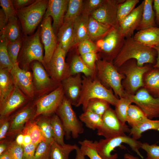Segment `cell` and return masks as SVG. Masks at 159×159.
<instances>
[{
	"label": "cell",
	"mask_w": 159,
	"mask_h": 159,
	"mask_svg": "<svg viewBox=\"0 0 159 159\" xmlns=\"http://www.w3.org/2000/svg\"><path fill=\"white\" fill-rule=\"evenodd\" d=\"M71 76L82 73L85 76L92 78L95 77V71L90 68L84 62L80 55H74L72 57L70 64Z\"/></svg>",
	"instance_id": "obj_29"
},
{
	"label": "cell",
	"mask_w": 159,
	"mask_h": 159,
	"mask_svg": "<svg viewBox=\"0 0 159 159\" xmlns=\"http://www.w3.org/2000/svg\"><path fill=\"white\" fill-rule=\"evenodd\" d=\"M40 28L39 26L32 35L23 36L17 59L18 65L22 69L28 70L30 65L35 61L41 62L46 68L43 45L40 38Z\"/></svg>",
	"instance_id": "obj_2"
},
{
	"label": "cell",
	"mask_w": 159,
	"mask_h": 159,
	"mask_svg": "<svg viewBox=\"0 0 159 159\" xmlns=\"http://www.w3.org/2000/svg\"><path fill=\"white\" fill-rule=\"evenodd\" d=\"M139 2V0H126L118 4L117 17L119 24L130 14Z\"/></svg>",
	"instance_id": "obj_42"
},
{
	"label": "cell",
	"mask_w": 159,
	"mask_h": 159,
	"mask_svg": "<svg viewBox=\"0 0 159 159\" xmlns=\"http://www.w3.org/2000/svg\"><path fill=\"white\" fill-rule=\"evenodd\" d=\"M157 55L154 48L144 46L131 37L125 39L122 49L112 63L117 69L132 59L136 60L140 67L145 64L153 66L156 63Z\"/></svg>",
	"instance_id": "obj_1"
},
{
	"label": "cell",
	"mask_w": 159,
	"mask_h": 159,
	"mask_svg": "<svg viewBox=\"0 0 159 159\" xmlns=\"http://www.w3.org/2000/svg\"><path fill=\"white\" fill-rule=\"evenodd\" d=\"M82 77L81 93L76 107L82 105L84 111L89 100L93 99H101L115 106L119 99L115 95L112 89L105 87L95 77L92 78L84 75Z\"/></svg>",
	"instance_id": "obj_4"
},
{
	"label": "cell",
	"mask_w": 159,
	"mask_h": 159,
	"mask_svg": "<svg viewBox=\"0 0 159 159\" xmlns=\"http://www.w3.org/2000/svg\"><path fill=\"white\" fill-rule=\"evenodd\" d=\"M95 77L105 87L112 89L117 98L125 96L126 93L122 85L125 76L112 62L99 59L96 62Z\"/></svg>",
	"instance_id": "obj_3"
},
{
	"label": "cell",
	"mask_w": 159,
	"mask_h": 159,
	"mask_svg": "<svg viewBox=\"0 0 159 159\" xmlns=\"http://www.w3.org/2000/svg\"><path fill=\"white\" fill-rule=\"evenodd\" d=\"M51 144L42 142L37 146L34 159H49Z\"/></svg>",
	"instance_id": "obj_46"
},
{
	"label": "cell",
	"mask_w": 159,
	"mask_h": 159,
	"mask_svg": "<svg viewBox=\"0 0 159 159\" xmlns=\"http://www.w3.org/2000/svg\"><path fill=\"white\" fill-rule=\"evenodd\" d=\"M66 52L58 43L51 59L47 65L46 69L54 81L61 83L71 76L69 65L65 60Z\"/></svg>",
	"instance_id": "obj_13"
},
{
	"label": "cell",
	"mask_w": 159,
	"mask_h": 159,
	"mask_svg": "<svg viewBox=\"0 0 159 159\" xmlns=\"http://www.w3.org/2000/svg\"><path fill=\"white\" fill-rule=\"evenodd\" d=\"M132 103V101L127 96L120 98L116 105L115 110L116 114L120 120L125 124L127 112L129 107Z\"/></svg>",
	"instance_id": "obj_41"
},
{
	"label": "cell",
	"mask_w": 159,
	"mask_h": 159,
	"mask_svg": "<svg viewBox=\"0 0 159 159\" xmlns=\"http://www.w3.org/2000/svg\"><path fill=\"white\" fill-rule=\"evenodd\" d=\"M76 157L75 159H85V156L81 152L80 148L77 146L75 150Z\"/></svg>",
	"instance_id": "obj_59"
},
{
	"label": "cell",
	"mask_w": 159,
	"mask_h": 159,
	"mask_svg": "<svg viewBox=\"0 0 159 159\" xmlns=\"http://www.w3.org/2000/svg\"><path fill=\"white\" fill-rule=\"evenodd\" d=\"M153 3V7L155 12L156 23V25L159 26V0H154Z\"/></svg>",
	"instance_id": "obj_58"
},
{
	"label": "cell",
	"mask_w": 159,
	"mask_h": 159,
	"mask_svg": "<svg viewBox=\"0 0 159 159\" xmlns=\"http://www.w3.org/2000/svg\"><path fill=\"white\" fill-rule=\"evenodd\" d=\"M30 100L17 87L14 85L9 93L0 102V117H9Z\"/></svg>",
	"instance_id": "obj_18"
},
{
	"label": "cell",
	"mask_w": 159,
	"mask_h": 159,
	"mask_svg": "<svg viewBox=\"0 0 159 159\" xmlns=\"http://www.w3.org/2000/svg\"><path fill=\"white\" fill-rule=\"evenodd\" d=\"M78 44V51L80 55L92 52L97 53L99 51L96 44L90 39L83 40Z\"/></svg>",
	"instance_id": "obj_47"
},
{
	"label": "cell",
	"mask_w": 159,
	"mask_h": 159,
	"mask_svg": "<svg viewBox=\"0 0 159 159\" xmlns=\"http://www.w3.org/2000/svg\"><path fill=\"white\" fill-rule=\"evenodd\" d=\"M0 5L8 21L11 17H17L12 0H0Z\"/></svg>",
	"instance_id": "obj_50"
},
{
	"label": "cell",
	"mask_w": 159,
	"mask_h": 159,
	"mask_svg": "<svg viewBox=\"0 0 159 159\" xmlns=\"http://www.w3.org/2000/svg\"><path fill=\"white\" fill-rule=\"evenodd\" d=\"M10 126L9 117H0V141L6 138Z\"/></svg>",
	"instance_id": "obj_53"
},
{
	"label": "cell",
	"mask_w": 159,
	"mask_h": 159,
	"mask_svg": "<svg viewBox=\"0 0 159 159\" xmlns=\"http://www.w3.org/2000/svg\"><path fill=\"white\" fill-rule=\"evenodd\" d=\"M125 39L119 29L112 28L104 37L98 40L96 44L102 59L112 62L122 49Z\"/></svg>",
	"instance_id": "obj_9"
},
{
	"label": "cell",
	"mask_w": 159,
	"mask_h": 159,
	"mask_svg": "<svg viewBox=\"0 0 159 159\" xmlns=\"http://www.w3.org/2000/svg\"><path fill=\"white\" fill-rule=\"evenodd\" d=\"M96 148L98 154L103 159H117V153L112 154V152L117 147L122 143L128 145L131 150L135 152L142 159L144 157L139 151L142 143L127 136H119L113 138L101 139L99 141H95Z\"/></svg>",
	"instance_id": "obj_7"
},
{
	"label": "cell",
	"mask_w": 159,
	"mask_h": 159,
	"mask_svg": "<svg viewBox=\"0 0 159 159\" xmlns=\"http://www.w3.org/2000/svg\"><path fill=\"white\" fill-rule=\"evenodd\" d=\"M105 0H87L83 1L82 13L90 16L94 11L98 8Z\"/></svg>",
	"instance_id": "obj_48"
},
{
	"label": "cell",
	"mask_w": 159,
	"mask_h": 159,
	"mask_svg": "<svg viewBox=\"0 0 159 159\" xmlns=\"http://www.w3.org/2000/svg\"><path fill=\"white\" fill-rule=\"evenodd\" d=\"M8 42H13L22 39L24 34L21 23L17 17L9 19L7 24L2 31L0 32Z\"/></svg>",
	"instance_id": "obj_25"
},
{
	"label": "cell",
	"mask_w": 159,
	"mask_h": 159,
	"mask_svg": "<svg viewBox=\"0 0 159 159\" xmlns=\"http://www.w3.org/2000/svg\"><path fill=\"white\" fill-rule=\"evenodd\" d=\"M77 146L66 144L61 145L54 141L51 144L49 159H69V154L76 150Z\"/></svg>",
	"instance_id": "obj_32"
},
{
	"label": "cell",
	"mask_w": 159,
	"mask_h": 159,
	"mask_svg": "<svg viewBox=\"0 0 159 159\" xmlns=\"http://www.w3.org/2000/svg\"><path fill=\"white\" fill-rule=\"evenodd\" d=\"M80 149L85 156L90 159H103L100 155L96 148L95 141L85 139L79 142Z\"/></svg>",
	"instance_id": "obj_43"
},
{
	"label": "cell",
	"mask_w": 159,
	"mask_h": 159,
	"mask_svg": "<svg viewBox=\"0 0 159 159\" xmlns=\"http://www.w3.org/2000/svg\"><path fill=\"white\" fill-rule=\"evenodd\" d=\"M64 97L61 84L49 94L39 97L34 102L36 107L34 119L40 115L51 116L55 113Z\"/></svg>",
	"instance_id": "obj_10"
},
{
	"label": "cell",
	"mask_w": 159,
	"mask_h": 159,
	"mask_svg": "<svg viewBox=\"0 0 159 159\" xmlns=\"http://www.w3.org/2000/svg\"><path fill=\"white\" fill-rule=\"evenodd\" d=\"M10 72L14 85L17 87L30 100L33 99L35 94L31 73L20 68L18 63L14 65Z\"/></svg>",
	"instance_id": "obj_19"
},
{
	"label": "cell",
	"mask_w": 159,
	"mask_h": 159,
	"mask_svg": "<svg viewBox=\"0 0 159 159\" xmlns=\"http://www.w3.org/2000/svg\"><path fill=\"white\" fill-rule=\"evenodd\" d=\"M89 16L87 14L82 13L73 22L74 45L85 40L90 39L88 29Z\"/></svg>",
	"instance_id": "obj_26"
},
{
	"label": "cell",
	"mask_w": 159,
	"mask_h": 159,
	"mask_svg": "<svg viewBox=\"0 0 159 159\" xmlns=\"http://www.w3.org/2000/svg\"><path fill=\"white\" fill-rule=\"evenodd\" d=\"M65 97L72 105L76 106L79 100L82 87L80 74L70 76L61 82Z\"/></svg>",
	"instance_id": "obj_22"
},
{
	"label": "cell",
	"mask_w": 159,
	"mask_h": 159,
	"mask_svg": "<svg viewBox=\"0 0 159 159\" xmlns=\"http://www.w3.org/2000/svg\"><path fill=\"white\" fill-rule=\"evenodd\" d=\"M148 119L138 106L132 104L130 105L127 112L126 122L132 127L139 125Z\"/></svg>",
	"instance_id": "obj_36"
},
{
	"label": "cell",
	"mask_w": 159,
	"mask_h": 159,
	"mask_svg": "<svg viewBox=\"0 0 159 159\" xmlns=\"http://www.w3.org/2000/svg\"><path fill=\"white\" fill-rule=\"evenodd\" d=\"M69 0H49L44 16H50L53 20L52 26L57 35L63 23Z\"/></svg>",
	"instance_id": "obj_20"
},
{
	"label": "cell",
	"mask_w": 159,
	"mask_h": 159,
	"mask_svg": "<svg viewBox=\"0 0 159 159\" xmlns=\"http://www.w3.org/2000/svg\"><path fill=\"white\" fill-rule=\"evenodd\" d=\"M133 38L144 46L153 48L159 45V27L156 26L139 30Z\"/></svg>",
	"instance_id": "obj_23"
},
{
	"label": "cell",
	"mask_w": 159,
	"mask_h": 159,
	"mask_svg": "<svg viewBox=\"0 0 159 159\" xmlns=\"http://www.w3.org/2000/svg\"><path fill=\"white\" fill-rule=\"evenodd\" d=\"M153 68V66L150 64L140 67L138 65L136 60L132 59L117 69L125 76L122 85L126 93L134 95L139 89L143 87L144 75Z\"/></svg>",
	"instance_id": "obj_5"
},
{
	"label": "cell",
	"mask_w": 159,
	"mask_h": 159,
	"mask_svg": "<svg viewBox=\"0 0 159 159\" xmlns=\"http://www.w3.org/2000/svg\"><path fill=\"white\" fill-rule=\"evenodd\" d=\"M14 85L10 72L7 69H0V102L9 93Z\"/></svg>",
	"instance_id": "obj_34"
},
{
	"label": "cell",
	"mask_w": 159,
	"mask_h": 159,
	"mask_svg": "<svg viewBox=\"0 0 159 159\" xmlns=\"http://www.w3.org/2000/svg\"><path fill=\"white\" fill-rule=\"evenodd\" d=\"M125 0H105L103 3L90 16L100 23L112 28L119 29L117 17L118 4Z\"/></svg>",
	"instance_id": "obj_17"
},
{
	"label": "cell",
	"mask_w": 159,
	"mask_h": 159,
	"mask_svg": "<svg viewBox=\"0 0 159 159\" xmlns=\"http://www.w3.org/2000/svg\"><path fill=\"white\" fill-rule=\"evenodd\" d=\"M22 39L23 38L13 42H8L7 51L14 65L17 63L18 57L22 46Z\"/></svg>",
	"instance_id": "obj_45"
},
{
	"label": "cell",
	"mask_w": 159,
	"mask_h": 159,
	"mask_svg": "<svg viewBox=\"0 0 159 159\" xmlns=\"http://www.w3.org/2000/svg\"><path fill=\"white\" fill-rule=\"evenodd\" d=\"M142 19L137 30H140L156 26L155 12L153 9V0H144Z\"/></svg>",
	"instance_id": "obj_28"
},
{
	"label": "cell",
	"mask_w": 159,
	"mask_h": 159,
	"mask_svg": "<svg viewBox=\"0 0 159 159\" xmlns=\"http://www.w3.org/2000/svg\"><path fill=\"white\" fill-rule=\"evenodd\" d=\"M125 96L141 110L148 118L152 120L159 117V97H154L143 87L134 95L126 94Z\"/></svg>",
	"instance_id": "obj_15"
},
{
	"label": "cell",
	"mask_w": 159,
	"mask_h": 159,
	"mask_svg": "<svg viewBox=\"0 0 159 159\" xmlns=\"http://www.w3.org/2000/svg\"><path fill=\"white\" fill-rule=\"evenodd\" d=\"M144 2V0L143 1L119 24L120 32L125 38L131 37L140 24Z\"/></svg>",
	"instance_id": "obj_21"
},
{
	"label": "cell",
	"mask_w": 159,
	"mask_h": 159,
	"mask_svg": "<svg viewBox=\"0 0 159 159\" xmlns=\"http://www.w3.org/2000/svg\"><path fill=\"white\" fill-rule=\"evenodd\" d=\"M7 151L12 159H23V149L22 145L18 144L15 140L10 144Z\"/></svg>",
	"instance_id": "obj_51"
},
{
	"label": "cell",
	"mask_w": 159,
	"mask_h": 159,
	"mask_svg": "<svg viewBox=\"0 0 159 159\" xmlns=\"http://www.w3.org/2000/svg\"><path fill=\"white\" fill-rule=\"evenodd\" d=\"M112 28L103 24L89 16L88 23V33L91 40H99L104 37Z\"/></svg>",
	"instance_id": "obj_30"
},
{
	"label": "cell",
	"mask_w": 159,
	"mask_h": 159,
	"mask_svg": "<svg viewBox=\"0 0 159 159\" xmlns=\"http://www.w3.org/2000/svg\"><path fill=\"white\" fill-rule=\"evenodd\" d=\"M149 130L159 131V120H153L149 119L139 125L130 129V135L137 140L142 136V134Z\"/></svg>",
	"instance_id": "obj_37"
},
{
	"label": "cell",
	"mask_w": 159,
	"mask_h": 159,
	"mask_svg": "<svg viewBox=\"0 0 159 159\" xmlns=\"http://www.w3.org/2000/svg\"><path fill=\"white\" fill-rule=\"evenodd\" d=\"M102 117L92 111L86 110L79 116L80 120L85 123L87 128L95 130H98L103 125Z\"/></svg>",
	"instance_id": "obj_33"
},
{
	"label": "cell",
	"mask_w": 159,
	"mask_h": 159,
	"mask_svg": "<svg viewBox=\"0 0 159 159\" xmlns=\"http://www.w3.org/2000/svg\"><path fill=\"white\" fill-rule=\"evenodd\" d=\"M8 21L7 20L5 14L1 8L0 9V32L4 29Z\"/></svg>",
	"instance_id": "obj_57"
},
{
	"label": "cell",
	"mask_w": 159,
	"mask_h": 159,
	"mask_svg": "<svg viewBox=\"0 0 159 159\" xmlns=\"http://www.w3.org/2000/svg\"><path fill=\"white\" fill-rule=\"evenodd\" d=\"M124 159H140L138 157L134 156L128 153L124 154Z\"/></svg>",
	"instance_id": "obj_64"
},
{
	"label": "cell",
	"mask_w": 159,
	"mask_h": 159,
	"mask_svg": "<svg viewBox=\"0 0 159 159\" xmlns=\"http://www.w3.org/2000/svg\"><path fill=\"white\" fill-rule=\"evenodd\" d=\"M103 125L97 130V134L105 138L125 135L130 129L118 119L115 110L110 107L102 116Z\"/></svg>",
	"instance_id": "obj_11"
},
{
	"label": "cell",
	"mask_w": 159,
	"mask_h": 159,
	"mask_svg": "<svg viewBox=\"0 0 159 159\" xmlns=\"http://www.w3.org/2000/svg\"><path fill=\"white\" fill-rule=\"evenodd\" d=\"M21 133L24 135H29L32 144L37 145L42 142H47L41 128L35 119L28 121Z\"/></svg>",
	"instance_id": "obj_31"
},
{
	"label": "cell",
	"mask_w": 159,
	"mask_h": 159,
	"mask_svg": "<svg viewBox=\"0 0 159 159\" xmlns=\"http://www.w3.org/2000/svg\"><path fill=\"white\" fill-rule=\"evenodd\" d=\"M49 0H35L30 5L16 11L24 35L33 34L42 21L47 10Z\"/></svg>",
	"instance_id": "obj_6"
},
{
	"label": "cell",
	"mask_w": 159,
	"mask_h": 159,
	"mask_svg": "<svg viewBox=\"0 0 159 159\" xmlns=\"http://www.w3.org/2000/svg\"><path fill=\"white\" fill-rule=\"evenodd\" d=\"M24 138V135L20 133L17 135L15 140L18 144L22 145L23 143Z\"/></svg>",
	"instance_id": "obj_60"
},
{
	"label": "cell",
	"mask_w": 159,
	"mask_h": 159,
	"mask_svg": "<svg viewBox=\"0 0 159 159\" xmlns=\"http://www.w3.org/2000/svg\"><path fill=\"white\" fill-rule=\"evenodd\" d=\"M58 43L60 44L66 54L74 45L73 23H63L57 33Z\"/></svg>",
	"instance_id": "obj_24"
},
{
	"label": "cell",
	"mask_w": 159,
	"mask_h": 159,
	"mask_svg": "<svg viewBox=\"0 0 159 159\" xmlns=\"http://www.w3.org/2000/svg\"><path fill=\"white\" fill-rule=\"evenodd\" d=\"M16 11L20 10L32 4L35 0H12Z\"/></svg>",
	"instance_id": "obj_55"
},
{
	"label": "cell",
	"mask_w": 159,
	"mask_h": 159,
	"mask_svg": "<svg viewBox=\"0 0 159 159\" xmlns=\"http://www.w3.org/2000/svg\"><path fill=\"white\" fill-rule=\"evenodd\" d=\"M153 48L156 51L157 55L156 63L153 66V67L159 68V45L154 47Z\"/></svg>",
	"instance_id": "obj_62"
},
{
	"label": "cell",
	"mask_w": 159,
	"mask_h": 159,
	"mask_svg": "<svg viewBox=\"0 0 159 159\" xmlns=\"http://www.w3.org/2000/svg\"><path fill=\"white\" fill-rule=\"evenodd\" d=\"M14 140L6 137L0 141V155L7 151L10 144Z\"/></svg>",
	"instance_id": "obj_56"
},
{
	"label": "cell",
	"mask_w": 159,
	"mask_h": 159,
	"mask_svg": "<svg viewBox=\"0 0 159 159\" xmlns=\"http://www.w3.org/2000/svg\"><path fill=\"white\" fill-rule=\"evenodd\" d=\"M72 105L64 96L55 113L62 123L67 140L69 139L71 136L74 139L77 138L84 132L82 123L78 118Z\"/></svg>",
	"instance_id": "obj_8"
},
{
	"label": "cell",
	"mask_w": 159,
	"mask_h": 159,
	"mask_svg": "<svg viewBox=\"0 0 159 159\" xmlns=\"http://www.w3.org/2000/svg\"><path fill=\"white\" fill-rule=\"evenodd\" d=\"M83 0H69L63 23H73L82 14Z\"/></svg>",
	"instance_id": "obj_35"
},
{
	"label": "cell",
	"mask_w": 159,
	"mask_h": 159,
	"mask_svg": "<svg viewBox=\"0 0 159 159\" xmlns=\"http://www.w3.org/2000/svg\"><path fill=\"white\" fill-rule=\"evenodd\" d=\"M23 143L22 146H25L32 143V140L28 135H24Z\"/></svg>",
	"instance_id": "obj_61"
},
{
	"label": "cell",
	"mask_w": 159,
	"mask_h": 159,
	"mask_svg": "<svg viewBox=\"0 0 159 159\" xmlns=\"http://www.w3.org/2000/svg\"><path fill=\"white\" fill-rule=\"evenodd\" d=\"M141 148L147 153L145 159H159V145L156 143L150 145L147 143H142Z\"/></svg>",
	"instance_id": "obj_49"
},
{
	"label": "cell",
	"mask_w": 159,
	"mask_h": 159,
	"mask_svg": "<svg viewBox=\"0 0 159 159\" xmlns=\"http://www.w3.org/2000/svg\"><path fill=\"white\" fill-rule=\"evenodd\" d=\"M0 159H12V158L7 151L0 155Z\"/></svg>",
	"instance_id": "obj_63"
},
{
	"label": "cell",
	"mask_w": 159,
	"mask_h": 159,
	"mask_svg": "<svg viewBox=\"0 0 159 159\" xmlns=\"http://www.w3.org/2000/svg\"><path fill=\"white\" fill-rule=\"evenodd\" d=\"M143 83V87L150 94L154 97H159V68L153 67L146 72Z\"/></svg>",
	"instance_id": "obj_27"
},
{
	"label": "cell",
	"mask_w": 159,
	"mask_h": 159,
	"mask_svg": "<svg viewBox=\"0 0 159 159\" xmlns=\"http://www.w3.org/2000/svg\"><path fill=\"white\" fill-rule=\"evenodd\" d=\"M37 145L32 143L25 146H22L23 149V159H34Z\"/></svg>",
	"instance_id": "obj_54"
},
{
	"label": "cell",
	"mask_w": 159,
	"mask_h": 159,
	"mask_svg": "<svg viewBox=\"0 0 159 159\" xmlns=\"http://www.w3.org/2000/svg\"><path fill=\"white\" fill-rule=\"evenodd\" d=\"M40 26V38L44 46V60L46 68L57 48L58 41L52 28L50 16H44Z\"/></svg>",
	"instance_id": "obj_16"
},
{
	"label": "cell",
	"mask_w": 159,
	"mask_h": 159,
	"mask_svg": "<svg viewBox=\"0 0 159 159\" xmlns=\"http://www.w3.org/2000/svg\"><path fill=\"white\" fill-rule=\"evenodd\" d=\"M51 123L54 141L60 145H64V130L60 119L56 113L51 116Z\"/></svg>",
	"instance_id": "obj_39"
},
{
	"label": "cell",
	"mask_w": 159,
	"mask_h": 159,
	"mask_svg": "<svg viewBox=\"0 0 159 159\" xmlns=\"http://www.w3.org/2000/svg\"><path fill=\"white\" fill-rule=\"evenodd\" d=\"M110 105L108 102L104 100L93 99L89 100L86 110H89L102 117L110 107Z\"/></svg>",
	"instance_id": "obj_44"
},
{
	"label": "cell",
	"mask_w": 159,
	"mask_h": 159,
	"mask_svg": "<svg viewBox=\"0 0 159 159\" xmlns=\"http://www.w3.org/2000/svg\"><path fill=\"white\" fill-rule=\"evenodd\" d=\"M36 107L34 102H29L9 117L10 126L6 137L15 140L17 135L21 133L26 123L34 119Z\"/></svg>",
	"instance_id": "obj_14"
},
{
	"label": "cell",
	"mask_w": 159,
	"mask_h": 159,
	"mask_svg": "<svg viewBox=\"0 0 159 159\" xmlns=\"http://www.w3.org/2000/svg\"><path fill=\"white\" fill-rule=\"evenodd\" d=\"M51 116L40 115L35 119L41 128L46 142L52 144L54 141L51 123Z\"/></svg>",
	"instance_id": "obj_38"
},
{
	"label": "cell",
	"mask_w": 159,
	"mask_h": 159,
	"mask_svg": "<svg viewBox=\"0 0 159 159\" xmlns=\"http://www.w3.org/2000/svg\"><path fill=\"white\" fill-rule=\"evenodd\" d=\"M84 62L90 68L95 71L96 62L99 59L97 53L92 52L80 55Z\"/></svg>",
	"instance_id": "obj_52"
},
{
	"label": "cell",
	"mask_w": 159,
	"mask_h": 159,
	"mask_svg": "<svg viewBox=\"0 0 159 159\" xmlns=\"http://www.w3.org/2000/svg\"><path fill=\"white\" fill-rule=\"evenodd\" d=\"M33 80L35 95L41 97L50 91H52L61 84L53 80L48 74L43 64L37 61L31 64Z\"/></svg>",
	"instance_id": "obj_12"
},
{
	"label": "cell",
	"mask_w": 159,
	"mask_h": 159,
	"mask_svg": "<svg viewBox=\"0 0 159 159\" xmlns=\"http://www.w3.org/2000/svg\"><path fill=\"white\" fill-rule=\"evenodd\" d=\"M8 41L2 36H0V69L10 72L14 64L11 60L7 49Z\"/></svg>",
	"instance_id": "obj_40"
}]
</instances>
